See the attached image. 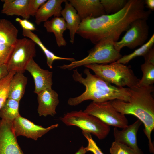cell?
Returning <instances> with one entry per match:
<instances>
[{
  "label": "cell",
  "instance_id": "cell-1",
  "mask_svg": "<svg viewBox=\"0 0 154 154\" xmlns=\"http://www.w3.org/2000/svg\"><path fill=\"white\" fill-rule=\"evenodd\" d=\"M151 13V10L145 9L144 0H129L117 13L83 19L76 33L94 44L108 38L116 42L133 21L138 19L147 20Z\"/></svg>",
  "mask_w": 154,
  "mask_h": 154
},
{
  "label": "cell",
  "instance_id": "cell-2",
  "mask_svg": "<svg viewBox=\"0 0 154 154\" xmlns=\"http://www.w3.org/2000/svg\"><path fill=\"white\" fill-rule=\"evenodd\" d=\"M129 88L131 95L128 102L116 99L110 101L112 104L119 113L125 115H134L143 123V131L148 139L149 151L153 154L154 144L151 137L154 129L153 86L147 87L137 86Z\"/></svg>",
  "mask_w": 154,
  "mask_h": 154
},
{
  "label": "cell",
  "instance_id": "cell-3",
  "mask_svg": "<svg viewBox=\"0 0 154 154\" xmlns=\"http://www.w3.org/2000/svg\"><path fill=\"white\" fill-rule=\"evenodd\" d=\"M84 72L86 76L85 78L77 69L73 70V80L83 84L86 89L79 96L70 98L67 102L69 105L76 106L88 100L99 102L116 99L129 101L131 95L129 88L114 86L96 74H91L88 68L84 70Z\"/></svg>",
  "mask_w": 154,
  "mask_h": 154
},
{
  "label": "cell",
  "instance_id": "cell-4",
  "mask_svg": "<svg viewBox=\"0 0 154 154\" xmlns=\"http://www.w3.org/2000/svg\"><path fill=\"white\" fill-rule=\"evenodd\" d=\"M84 66L91 70L95 74L103 79L117 86H127L132 88L137 86L140 80L129 66L121 63L93 64Z\"/></svg>",
  "mask_w": 154,
  "mask_h": 154
},
{
  "label": "cell",
  "instance_id": "cell-5",
  "mask_svg": "<svg viewBox=\"0 0 154 154\" xmlns=\"http://www.w3.org/2000/svg\"><path fill=\"white\" fill-rule=\"evenodd\" d=\"M114 42L109 38L101 39L95 44L88 52V55L83 59L73 61L68 64L59 67L61 69L71 70L76 67L87 64H107L114 62L122 56L114 46Z\"/></svg>",
  "mask_w": 154,
  "mask_h": 154
},
{
  "label": "cell",
  "instance_id": "cell-6",
  "mask_svg": "<svg viewBox=\"0 0 154 154\" xmlns=\"http://www.w3.org/2000/svg\"><path fill=\"white\" fill-rule=\"evenodd\" d=\"M60 119L66 125L77 126L82 132L91 133L100 140L105 138L110 131V126L81 110L68 112Z\"/></svg>",
  "mask_w": 154,
  "mask_h": 154
},
{
  "label": "cell",
  "instance_id": "cell-7",
  "mask_svg": "<svg viewBox=\"0 0 154 154\" xmlns=\"http://www.w3.org/2000/svg\"><path fill=\"white\" fill-rule=\"evenodd\" d=\"M84 111L97 117L109 126L123 128L128 125V120L125 115L118 112L110 101L100 102L92 101Z\"/></svg>",
  "mask_w": 154,
  "mask_h": 154
},
{
  "label": "cell",
  "instance_id": "cell-8",
  "mask_svg": "<svg viewBox=\"0 0 154 154\" xmlns=\"http://www.w3.org/2000/svg\"><path fill=\"white\" fill-rule=\"evenodd\" d=\"M36 54L34 42L27 38L18 39L7 63L9 71L23 73L27 64L35 56Z\"/></svg>",
  "mask_w": 154,
  "mask_h": 154
},
{
  "label": "cell",
  "instance_id": "cell-9",
  "mask_svg": "<svg viewBox=\"0 0 154 154\" xmlns=\"http://www.w3.org/2000/svg\"><path fill=\"white\" fill-rule=\"evenodd\" d=\"M147 20L138 19L133 21L121 39L119 41L114 42L115 48L120 52L125 47L133 49L145 44L149 33Z\"/></svg>",
  "mask_w": 154,
  "mask_h": 154
},
{
  "label": "cell",
  "instance_id": "cell-10",
  "mask_svg": "<svg viewBox=\"0 0 154 154\" xmlns=\"http://www.w3.org/2000/svg\"><path fill=\"white\" fill-rule=\"evenodd\" d=\"M56 124L44 128L36 125L20 115L14 119L12 123L14 133L16 137L22 135L35 140L46 134L50 130L57 127Z\"/></svg>",
  "mask_w": 154,
  "mask_h": 154
},
{
  "label": "cell",
  "instance_id": "cell-11",
  "mask_svg": "<svg viewBox=\"0 0 154 154\" xmlns=\"http://www.w3.org/2000/svg\"><path fill=\"white\" fill-rule=\"evenodd\" d=\"M12 123L0 120V154H24L17 140Z\"/></svg>",
  "mask_w": 154,
  "mask_h": 154
},
{
  "label": "cell",
  "instance_id": "cell-12",
  "mask_svg": "<svg viewBox=\"0 0 154 154\" xmlns=\"http://www.w3.org/2000/svg\"><path fill=\"white\" fill-rule=\"evenodd\" d=\"M142 123L138 119L121 130L115 127L113 129V135L115 141L126 145L133 149L136 154H144L139 147L137 141V133Z\"/></svg>",
  "mask_w": 154,
  "mask_h": 154
},
{
  "label": "cell",
  "instance_id": "cell-13",
  "mask_svg": "<svg viewBox=\"0 0 154 154\" xmlns=\"http://www.w3.org/2000/svg\"><path fill=\"white\" fill-rule=\"evenodd\" d=\"M25 70L31 74L34 79V93L37 94L46 89L52 88L53 84L52 72L42 68L33 58L28 63Z\"/></svg>",
  "mask_w": 154,
  "mask_h": 154
},
{
  "label": "cell",
  "instance_id": "cell-14",
  "mask_svg": "<svg viewBox=\"0 0 154 154\" xmlns=\"http://www.w3.org/2000/svg\"><path fill=\"white\" fill-rule=\"evenodd\" d=\"M81 21L87 18H96L106 14L100 0H69Z\"/></svg>",
  "mask_w": 154,
  "mask_h": 154
},
{
  "label": "cell",
  "instance_id": "cell-15",
  "mask_svg": "<svg viewBox=\"0 0 154 154\" xmlns=\"http://www.w3.org/2000/svg\"><path fill=\"white\" fill-rule=\"evenodd\" d=\"M38 105V112L40 116H54L59 101L58 93L51 88L44 90L37 94Z\"/></svg>",
  "mask_w": 154,
  "mask_h": 154
},
{
  "label": "cell",
  "instance_id": "cell-16",
  "mask_svg": "<svg viewBox=\"0 0 154 154\" xmlns=\"http://www.w3.org/2000/svg\"><path fill=\"white\" fill-rule=\"evenodd\" d=\"M66 0H48L43 4L37 12L35 17V23L40 25L42 22L48 20L52 16L59 17L61 15L62 10V4Z\"/></svg>",
  "mask_w": 154,
  "mask_h": 154
},
{
  "label": "cell",
  "instance_id": "cell-17",
  "mask_svg": "<svg viewBox=\"0 0 154 154\" xmlns=\"http://www.w3.org/2000/svg\"><path fill=\"white\" fill-rule=\"evenodd\" d=\"M64 3L65 7L62 10L61 15L66 23L67 29L69 31L70 41L73 44L75 34L81 21L77 11L73 7L67 0Z\"/></svg>",
  "mask_w": 154,
  "mask_h": 154
},
{
  "label": "cell",
  "instance_id": "cell-18",
  "mask_svg": "<svg viewBox=\"0 0 154 154\" xmlns=\"http://www.w3.org/2000/svg\"><path fill=\"white\" fill-rule=\"evenodd\" d=\"M29 0H2L3 2L1 13L7 16L17 15L28 19L30 17L28 13Z\"/></svg>",
  "mask_w": 154,
  "mask_h": 154
},
{
  "label": "cell",
  "instance_id": "cell-19",
  "mask_svg": "<svg viewBox=\"0 0 154 154\" xmlns=\"http://www.w3.org/2000/svg\"><path fill=\"white\" fill-rule=\"evenodd\" d=\"M47 31L52 33L55 35L57 45L59 47L66 45L67 42L63 37V33L67 29L66 23L62 17H54L44 23Z\"/></svg>",
  "mask_w": 154,
  "mask_h": 154
},
{
  "label": "cell",
  "instance_id": "cell-20",
  "mask_svg": "<svg viewBox=\"0 0 154 154\" xmlns=\"http://www.w3.org/2000/svg\"><path fill=\"white\" fill-rule=\"evenodd\" d=\"M27 80L23 73L16 72L10 82L8 98L19 102L24 94Z\"/></svg>",
  "mask_w": 154,
  "mask_h": 154
},
{
  "label": "cell",
  "instance_id": "cell-21",
  "mask_svg": "<svg viewBox=\"0 0 154 154\" xmlns=\"http://www.w3.org/2000/svg\"><path fill=\"white\" fill-rule=\"evenodd\" d=\"M18 30L9 21L0 19V43L14 46L17 40Z\"/></svg>",
  "mask_w": 154,
  "mask_h": 154
},
{
  "label": "cell",
  "instance_id": "cell-22",
  "mask_svg": "<svg viewBox=\"0 0 154 154\" xmlns=\"http://www.w3.org/2000/svg\"><path fill=\"white\" fill-rule=\"evenodd\" d=\"M22 35L29 38L40 47L46 56L47 64L50 69L52 68L53 63L56 60H65L71 62L76 60L74 58L62 57L56 55L45 47L38 35L31 31L23 29Z\"/></svg>",
  "mask_w": 154,
  "mask_h": 154
},
{
  "label": "cell",
  "instance_id": "cell-23",
  "mask_svg": "<svg viewBox=\"0 0 154 154\" xmlns=\"http://www.w3.org/2000/svg\"><path fill=\"white\" fill-rule=\"evenodd\" d=\"M19 101L7 98L0 110V117L2 119L12 122L20 115L19 113Z\"/></svg>",
  "mask_w": 154,
  "mask_h": 154
},
{
  "label": "cell",
  "instance_id": "cell-24",
  "mask_svg": "<svg viewBox=\"0 0 154 154\" xmlns=\"http://www.w3.org/2000/svg\"><path fill=\"white\" fill-rule=\"evenodd\" d=\"M154 44V34H153L147 42L135 50L132 53L122 56L120 59L114 63H120L125 64L136 57L140 56L144 57L149 51L153 48Z\"/></svg>",
  "mask_w": 154,
  "mask_h": 154
},
{
  "label": "cell",
  "instance_id": "cell-25",
  "mask_svg": "<svg viewBox=\"0 0 154 154\" xmlns=\"http://www.w3.org/2000/svg\"><path fill=\"white\" fill-rule=\"evenodd\" d=\"M141 67L143 75L138 86L147 87L153 86L154 83V61H145Z\"/></svg>",
  "mask_w": 154,
  "mask_h": 154
},
{
  "label": "cell",
  "instance_id": "cell-26",
  "mask_svg": "<svg viewBox=\"0 0 154 154\" xmlns=\"http://www.w3.org/2000/svg\"><path fill=\"white\" fill-rule=\"evenodd\" d=\"M106 14L110 15L117 13L125 5L126 0H100Z\"/></svg>",
  "mask_w": 154,
  "mask_h": 154
},
{
  "label": "cell",
  "instance_id": "cell-27",
  "mask_svg": "<svg viewBox=\"0 0 154 154\" xmlns=\"http://www.w3.org/2000/svg\"><path fill=\"white\" fill-rule=\"evenodd\" d=\"M16 73L15 71L10 72L0 82V110L8 98L10 82Z\"/></svg>",
  "mask_w": 154,
  "mask_h": 154
},
{
  "label": "cell",
  "instance_id": "cell-28",
  "mask_svg": "<svg viewBox=\"0 0 154 154\" xmlns=\"http://www.w3.org/2000/svg\"><path fill=\"white\" fill-rule=\"evenodd\" d=\"M110 152V154H136L129 147L116 141L112 143Z\"/></svg>",
  "mask_w": 154,
  "mask_h": 154
},
{
  "label": "cell",
  "instance_id": "cell-29",
  "mask_svg": "<svg viewBox=\"0 0 154 154\" xmlns=\"http://www.w3.org/2000/svg\"><path fill=\"white\" fill-rule=\"evenodd\" d=\"M14 47L0 43V65L7 64Z\"/></svg>",
  "mask_w": 154,
  "mask_h": 154
},
{
  "label": "cell",
  "instance_id": "cell-30",
  "mask_svg": "<svg viewBox=\"0 0 154 154\" xmlns=\"http://www.w3.org/2000/svg\"><path fill=\"white\" fill-rule=\"evenodd\" d=\"M82 133L88 142V145L85 147L87 152L91 151L93 154H104L92 139L90 133L85 132Z\"/></svg>",
  "mask_w": 154,
  "mask_h": 154
},
{
  "label": "cell",
  "instance_id": "cell-31",
  "mask_svg": "<svg viewBox=\"0 0 154 154\" xmlns=\"http://www.w3.org/2000/svg\"><path fill=\"white\" fill-rule=\"evenodd\" d=\"M47 0H29L28 6L29 16H35L39 8Z\"/></svg>",
  "mask_w": 154,
  "mask_h": 154
},
{
  "label": "cell",
  "instance_id": "cell-32",
  "mask_svg": "<svg viewBox=\"0 0 154 154\" xmlns=\"http://www.w3.org/2000/svg\"><path fill=\"white\" fill-rule=\"evenodd\" d=\"M15 21L20 24L23 29L32 31L36 30L34 25L27 19H21L17 17L15 19Z\"/></svg>",
  "mask_w": 154,
  "mask_h": 154
},
{
  "label": "cell",
  "instance_id": "cell-33",
  "mask_svg": "<svg viewBox=\"0 0 154 154\" xmlns=\"http://www.w3.org/2000/svg\"><path fill=\"white\" fill-rule=\"evenodd\" d=\"M9 72L7 64L0 65V82L7 75Z\"/></svg>",
  "mask_w": 154,
  "mask_h": 154
},
{
  "label": "cell",
  "instance_id": "cell-34",
  "mask_svg": "<svg viewBox=\"0 0 154 154\" xmlns=\"http://www.w3.org/2000/svg\"><path fill=\"white\" fill-rule=\"evenodd\" d=\"M145 4H146L147 7L151 11L154 10V0H146L145 1Z\"/></svg>",
  "mask_w": 154,
  "mask_h": 154
},
{
  "label": "cell",
  "instance_id": "cell-35",
  "mask_svg": "<svg viewBox=\"0 0 154 154\" xmlns=\"http://www.w3.org/2000/svg\"><path fill=\"white\" fill-rule=\"evenodd\" d=\"M87 152L85 147L83 146H81L79 149L77 151L75 154H86Z\"/></svg>",
  "mask_w": 154,
  "mask_h": 154
}]
</instances>
